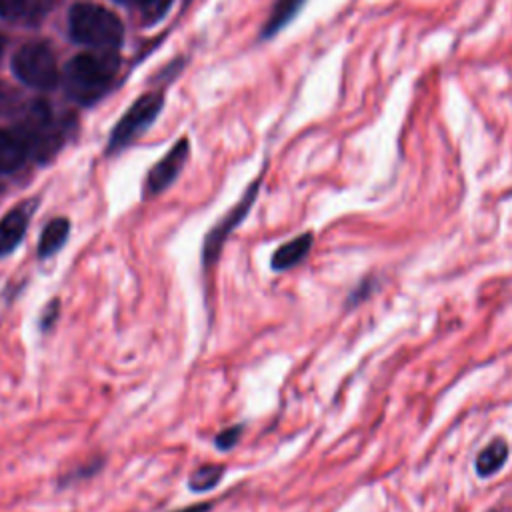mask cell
<instances>
[{
  "mask_svg": "<svg viewBox=\"0 0 512 512\" xmlns=\"http://www.w3.org/2000/svg\"><path fill=\"white\" fill-rule=\"evenodd\" d=\"M118 56L112 50H100L94 54H78L72 58L64 70V84L70 98L90 104L100 98L116 70H118Z\"/></svg>",
  "mask_w": 512,
  "mask_h": 512,
  "instance_id": "6da1fadb",
  "label": "cell"
},
{
  "mask_svg": "<svg viewBox=\"0 0 512 512\" xmlns=\"http://www.w3.org/2000/svg\"><path fill=\"white\" fill-rule=\"evenodd\" d=\"M70 36L98 50H112L122 42L124 26L106 8L96 4H76L68 16Z\"/></svg>",
  "mask_w": 512,
  "mask_h": 512,
  "instance_id": "7a4b0ae2",
  "label": "cell"
},
{
  "mask_svg": "<svg viewBox=\"0 0 512 512\" xmlns=\"http://www.w3.org/2000/svg\"><path fill=\"white\" fill-rule=\"evenodd\" d=\"M16 76L38 90H48L58 82V66L52 50L42 42L24 44L12 58Z\"/></svg>",
  "mask_w": 512,
  "mask_h": 512,
  "instance_id": "3957f363",
  "label": "cell"
},
{
  "mask_svg": "<svg viewBox=\"0 0 512 512\" xmlns=\"http://www.w3.org/2000/svg\"><path fill=\"white\" fill-rule=\"evenodd\" d=\"M256 194H258V180L252 182V186L244 192V196L238 200V204L228 210L210 230L208 234L204 236V244H202V266L204 270L212 268L218 258H220V252L230 236V232L248 216L254 200H256Z\"/></svg>",
  "mask_w": 512,
  "mask_h": 512,
  "instance_id": "277c9868",
  "label": "cell"
},
{
  "mask_svg": "<svg viewBox=\"0 0 512 512\" xmlns=\"http://www.w3.org/2000/svg\"><path fill=\"white\" fill-rule=\"evenodd\" d=\"M160 108L162 96L158 94H144L142 98H138L122 116V120L114 126L108 142V152H116L128 146L136 136H140L156 120Z\"/></svg>",
  "mask_w": 512,
  "mask_h": 512,
  "instance_id": "5b68a950",
  "label": "cell"
},
{
  "mask_svg": "<svg viewBox=\"0 0 512 512\" xmlns=\"http://www.w3.org/2000/svg\"><path fill=\"white\" fill-rule=\"evenodd\" d=\"M20 130L28 138L32 156L38 158L40 162H46L48 158H52L58 152L62 136L58 134V128L54 126L50 110L44 102H36L28 110L26 120L20 126Z\"/></svg>",
  "mask_w": 512,
  "mask_h": 512,
  "instance_id": "8992f818",
  "label": "cell"
},
{
  "mask_svg": "<svg viewBox=\"0 0 512 512\" xmlns=\"http://www.w3.org/2000/svg\"><path fill=\"white\" fill-rule=\"evenodd\" d=\"M188 152H190L188 138H180L172 146V150L148 172L144 182V196H158L160 192H164L184 168Z\"/></svg>",
  "mask_w": 512,
  "mask_h": 512,
  "instance_id": "52a82bcc",
  "label": "cell"
},
{
  "mask_svg": "<svg viewBox=\"0 0 512 512\" xmlns=\"http://www.w3.org/2000/svg\"><path fill=\"white\" fill-rule=\"evenodd\" d=\"M34 202L18 204L0 218V258L12 254L26 236Z\"/></svg>",
  "mask_w": 512,
  "mask_h": 512,
  "instance_id": "ba28073f",
  "label": "cell"
},
{
  "mask_svg": "<svg viewBox=\"0 0 512 512\" xmlns=\"http://www.w3.org/2000/svg\"><path fill=\"white\" fill-rule=\"evenodd\" d=\"M28 156H32V152L24 132L20 128L16 130L0 128V174L18 170Z\"/></svg>",
  "mask_w": 512,
  "mask_h": 512,
  "instance_id": "9c48e42d",
  "label": "cell"
},
{
  "mask_svg": "<svg viewBox=\"0 0 512 512\" xmlns=\"http://www.w3.org/2000/svg\"><path fill=\"white\" fill-rule=\"evenodd\" d=\"M314 244V234L312 232H302L294 236L292 240L280 244L272 256H270V268L274 272H286L294 266H298L302 260L308 258L310 250Z\"/></svg>",
  "mask_w": 512,
  "mask_h": 512,
  "instance_id": "30bf717a",
  "label": "cell"
},
{
  "mask_svg": "<svg viewBox=\"0 0 512 512\" xmlns=\"http://www.w3.org/2000/svg\"><path fill=\"white\" fill-rule=\"evenodd\" d=\"M508 442L504 438H494L490 444H486L476 460H474V472L480 478H492L496 472H500L504 468V464L508 462Z\"/></svg>",
  "mask_w": 512,
  "mask_h": 512,
  "instance_id": "8fae6325",
  "label": "cell"
},
{
  "mask_svg": "<svg viewBox=\"0 0 512 512\" xmlns=\"http://www.w3.org/2000/svg\"><path fill=\"white\" fill-rule=\"evenodd\" d=\"M70 236V220L60 216V218H52L40 232L38 238V258L40 260H48L52 258L56 252L62 250V246L66 244Z\"/></svg>",
  "mask_w": 512,
  "mask_h": 512,
  "instance_id": "7c38bea8",
  "label": "cell"
},
{
  "mask_svg": "<svg viewBox=\"0 0 512 512\" xmlns=\"http://www.w3.org/2000/svg\"><path fill=\"white\" fill-rule=\"evenodd\" d=\"M52 6V0H0V16L16 22H38Z\"/></svg>",
  "mask_w": 512,
  "mask_h": 512,
  "instance_id": "4fadbf2b",
  "label": "cell"
},
{
  "mask_svg": "<svg viewBox=\"0 0 512 512\" xmlns=\"http://www.w3.org/2000/svg\"><path fill=\"white\" fill-rule=\"evenodd\" d=\"M224 474H226L224 464H216V462L202 464L196 470H192L186 484H188L190 492H208V490L216 488L222 482Z\"/></svg>",
  "mask_w": 512,
  "mask_h": 512,
  "instance_id": "5bb4252c",
  "label": "cell"
},
{
  "mask_svg": "<svg viewBox=\"0 0 512 512\" xmlns=\"http://www.w3.org/2000/svg\"><path fill=\"white\" fill-rule=\"evenodd\" d=\"M304 0H276L268 22L262 28V36H274L280 28H284L294 16L296 12L302 8Z\"/></svg>",
  "mask_w": 512,
  "mask_h": 512,
  "instance_id": "9a60e30c",
  "label": "cell"
},
{
  "mask_svg": "<svg viewBox=\"0 0 512 512\" xmlns=\"http://www.w3.org/2000/svg\"><path fill=\"white\" fill-rule=\"evenodd\" d=\"M244 434V424H232V426H226L224 430H220L216 436H214V446L220 450V452H228L232 450L238 440L242 438Z\"/></svg>",
  "mask_w": 512,
  "mask_h": 512,
  "instance_id": "2e32d148",
  "label": "cell"
},
{
  "mask_svg": "<svg viewBox=\"0 0 512 512\" xmlns=\"http://www.w3.org/2000/svg\"><path fill=\"white\" fill-rule=\"evenodd\" d=\"M136 4H138L146 22H156L170 8L172 0H136Z\"/></svg>",
  "mask_w": 512,
  "mask_h": 512,
  "instance_id": "e0dca14e",
  "label": "cell"
},
{
  "mask_svg": "<svg viewBox=\"0 0 512 512\" xmlns=\"http://www.w3.org/2000/svg\"><path fill=\"white\" fill-rule=\"evenodd\" d=\"M58 316H60V300H58V298H52V300L44 306V310L40 312V320H38L40 330H42V332L52 330V326L56 324Z\"/></svg>",
  "mask_w": 512,
  "mask_h": 512,
  "instance_id": "ac0fdd59",
  "label": "cell"
},
{
  "mask_svg": "<svg viewBox=\"0 0 512 512\" xmlns=\"http://www.w3.org/2000/svg\"><path fill=\"white\" fill-rule=\"evenodd\" d=\"M372 286H374V280H362V282L358 284V288L350 292L348 306H356L358 302H362V300L372 292Z\"/></svg>",
  "mask_w": 512,
  "mask_h": 512,
  "instance_id": "d6986e66",
  "label": "cell"
},
{
  "mask_svg": "<svg viewBox=\"0 0 512 512\" xmlns=\"http://www.w3.org/2000/svg\"><path fill=\"white\" fill-rule=\"evenodd\" d=\"M210 510H212V502H198V504H192L186 508H178L174 512H210Z\"/></svg>",
  "mask_w": 512,
  "mask_h": 512,
  "instance_id": "ffe728a7",
  "label": "cell"
},
{
  "mask_svg": "<svg viewBox=\"0 0 512 512\" xmlns=\"http://www.w3.org/2000/svg\"><path fill=\"white\" fill-rule=\"evenodd\" d=\"M4 104H6V92L0 88V110L4 108Z\"/></svg>",
  "mask_w": 512,
  "mask_h": 512,
  "instance_id": "44dd1931",
  "label": "cell"
},
{
  "mask_svg": "<svg viewBox=\"0 0 512 512\" xmlns=\"http://www.w3.org/2000/svg\"><path fill=\"white\" fill-rule=\"evenodd\" d=\"M2 48H4V42H2V38H0V56H2Z\"/></svg>",
  "mask_w": 512,
  "mask_h": 512,
  "instance_id": "7402d4cb",
  "label": "cell"
},
{
  "mask_svg": "<svg viewBox=\"0 0 512 512\" xmlns=\"http://www.w3.org/2000/svg\"><path fill=\"white\" fill-rule=\"evenodd\" d=\"M120 2H136V0H120Z\"/></svg>",
  "mask_w": 512,
  "mask_h": 512,
  "instance_id": "603a6c76",
  "label": "cell"
}]
</instances>
